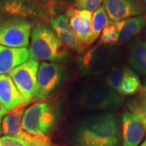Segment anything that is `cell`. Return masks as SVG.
<instances>
[{
  "mask_svg": "<svg viewBox=\"0 0 146 146\" xmlns=\"http://www.w3.org/2000/svg\"><path fill=\"white\" fill-rule=\"evenodd\" d=\"M119 118L112 112L94 114L80 120L73 135L74 146H120Z\"/></svg>",
  "mask_w": 146,
  "mask_h": 146,
  "instance_id": "6da1fadb",
  "label": "cell"
},
{
  "mask_svg": "<svg viewBox=\"0 0 146 146\" xmlns=\"http://www.w3.org/2000/svg\"><path fill=\"white\" fill-rule=\"evenodd\" d=\"M29 51L30 58L36 61L64 63L69 57L68 47L45 25H37L33 29Z\"/></svg>",
  "mask_w": 146,
  "mask_h": 146,
  "instance_id": "7a4b0ae2",
  "label": "cell"
},
{
  "mask_svg": "<svg viewBox=\"0 0 146 146\" xmlns=\"http://www.w3.org/2000/svg\"><path fill=\"white\" fill-rule=\"evenodd\" d=\"M58 110L51 103L42 101L27 108L22 117V128L28 135L45 138L56 124Z\"/></svg>",
  "mask_w": 146,
  "mask_h": 146,
  "instance_id": "3957f363",
  "label": "cell"
},
{
  "mask_svg": "<svg viewBox=\"0 0 146 146\" xmlns=\"http://www.w3.org/2000/svg\"><path fill=\"white\" fill-rule=\"evenodd\" d=\"M121 104L119 94L109 86L98 83L86 84L76 98L77 106L86 110H111L119 108Z\"/></svg>",
  "mask_w": 146,
  "mask_h": 146,
  "instance_id": "277c9868",
  "label": "cell"
},
{
  "mask_svg": "<svg viewBox=\"0 0 146 146\" xmlns=\"http://www.w3.org/2000/svg\"><path fill=\"white\" fill-rule=\"evenodd\" d=\"M117 49L98 44L84 52L77 59L78 68L83 76H100L109 72L118 59Z\"/></svg>",
  "mask_w": 146,
  "mask_h": 146,
  "instance_id": "5b68a950",
  "label": "cell"
},
{
  "mask_svg": "<svg viewBox=\"0 0 146 146\" xmlns=\"http://www.w3.org/2000/svg\"><path fill=\"white\" fill-rule=\"evenodd\" d=\"M32 25L26 17L9 16L0 19V45L11 48H26Z\"/></svg>",
  "mask_w": 146,
  "mask_h": 146,
  "instance_id": "8992f818",
  "label": "cell"
},
{
  "mask_svg": "<svg viewBox=\"0 0 146 146\" xmlns=\"http://www.w3.org/2000/svg\"><path fill=\"white\" fill-rule=\"evenodd\" d=\"M38 68V61L31 58L9 72L10 77L22 97L23 104L25 106L34 101Z\"/></svg>",
  "mask_w": 146,
  "mask_h": 146,
  "instance_id": "52a82bcc",
  "label": "cell"
},
{
  "mask_svg": "<svg viewBox=\"0 0 146 146\" xmlns=\"http://www.w3.org/2000/svg\"><path fill=\"white\" fill-rule=\"evenodd\" d=\"M65 74L64 68L58 63H41L37 72L34 100H45L50 97L63 84Z\"/></svg>",
  "mask_w": 146,
  "mask_h": 146,
  "instance_id": "ba28073f",
  "label": "cell"
},
{
  "mask_svg": "<svg viewBox=\"0 0 146 146\" xmlns=\"http://www.w3.org/2000/svg\"><path fill=\"white\" fill-rule=\"evenodd\" d=\"M110 89L119 95L130 96L141 92L142 84L139 76L130 68L121 67L110 71L105 77Z\"/></svg>",
  "mask_w": 146,
  "mask_h": 146,
  "instance_id": "9c48e42d",
  "label": "cell"
},
{
  "mask_svg": "<svg viewBox=\"0 0 146 146\" xmlns=\"http://www.w3.org/2000/svg\"><path fill=\"white\" fill-rule=\"evenodd\" d=\"M25 105H21L18 107L7 113L1 123V131L5 136H15L29 142L32 146L48 145L49 139L36 138L28 135L22 128V117L25 112Z\"/></svg>",
  "mask_w": 146,
  "mask_h": 146,
  "instance_id": "30bf717a",
  "label": "cell"
},
{
  "mask_svg": "<svg viewBox=\"0 0 146 146\" xmlns=\"http://www.w3.org/2000/svg\"><path fill=\"white\" fill-rule=\"evenodd\" d=\"M67 16L72 29L84 47L92 45L95 42L92 30V11L71 7L67 11Z\"/></svg>",
  "mask_w": 146,
  "mask_h": 146,
  "instance_id": "8fae6325",
  "label": "cell"
},
{
  "mask_svg": "<svg viewBox=\"0 0 146 146\" xmlns=\"http://www.w3.org/2000/svg\"><path fill=\"white\" fill-rule=\"evenodd\" d=\"M103 3L111 22L141 16L146 11L140 0H104Z\"/></svg>",
  "mask_w": 146,
  "mask_h": 146,
  "instance_id": "7c38bea8",
  "label": "cell"
},
{
  "mask_svg": "<svg viewBox=\"0 0 146 146\" xmlns=\"http://www.w3.org/2000/svg\"><path fill=\"white\" fill-rule=\"evenodd\" d=\"M145 127L139 117L131 111L123 115V146H138L144 138Z\"/></svg>",
  "mask_w": 146,
  "mask_h": 146,
  "instance_id": "4fadbf2b",
  "label": "cell"
},
{
  "mask_svg": "<svg viewBox=\"0 0 146 146\" xmlns=\"http://www.w3.org/2000/svg\"><path fill=\"white\" fill-rule=\"evenodd\" d=\"M50 24L53 31L66 46L78 53L83 51L84 47L72 29L68 16L59 15L52 17L50 21Z\"/></svg>",
  "mask_w": 146,
  "mask_h": 146,
  "instance_id": "5bb4252c",
  "label": "cell"
},
{
  "mask_svg": "<svg viewBox=\"0 0 146 146\" xmlns=\"http://www.w3.org/2000/svg\"><path fill=\"white\" fill-rule=\"evenodd\" d=\"M30 58L27 48H11L0 45V75L9 73Z\"/></svg>",
  "mask_w": 146,
  "mask_h": 146,
  "instance_id": "9a60e30c",
  "label": "cell"
},
{
  "mask_svg": "<svg viewBox=\"0 0 146 146\" xmlns=\"http://www.w3.org/2000/svg\"><path fill=\"white\" fill-rule=\"evenodd\" d=\"M0 102L7 111L24 105L21 94L9 75H0Z\"/></svg>",
  "mask_w": 146,
  "mask_h": 146,
  "instance_id": "2e32d148",
  "label": "cell"
},
{
  "mask_svg": "<svg viewBox=\"0 0 146 146\" xmlns=\"http://www.w3.org/2000/svg\"><path fill=\"white\" fill-rule=\"evenodd\" d=\"M118 32V43H124L135 36L146 26L145 16H136L113 22Z\"/></svg>",
  "mask_w": 146,
  "mask_h": 146,
  "instance_id": "e0dca14e",
  "label": "cell"
},
{
  "mask_svg": "<svg viewBox=\"0 0 146 146\" xmlns=\"http://www.w3.org/2000/svg\"><path fill=\"white\" fill-rule=\"evenodd\" d=\"M128 62L135 71L146 75V41L136 39L128 46Z\"/></svg>",
  "mask_w": 146,
  "mask_h": 146,
  "instance_id": "ac0fdd59",
  "label": "cell"
},
{
  "mask_svg": "<svg viewBox=\"0 0 146 146\" xmlns=\"http://www.w3.org/2000/svg\"><path fill=\"white\" fill-rule=\"evenodd\" d=\"M109 17L106 11L104 6H101L94 11L92 17V30L94 41L98 39L105 27L110 24Z\"/></svg>",
  "mask_w": 146,
  "mask_h": 146,
  "instance_id": "d6986e66",
  "label": "cell"
},
{
  "mask_svg": "<svg viewBox=\"0 0 146 146\" xmlns=\"http://www.w3.org/2000/svg\"><path fill=\"white\" fill-rule=\"evenodd\" d=\"M128 108L131 112L136 115L141 120L146 130V99L139 95L135 99L128 102Z\"/></svg>",
  "mask_w": 146,
  "mask_h": 146,
  "instance_id": "ffe728a7",
  "label": "cell"
},
{
  "mask_svg": "<svg viewBox=\"0 0 146 146\" xmlns=\"http://www.w3.org/2000/svg\"><path fill=\"white\" fill-rule=\"evenodd\" d=\"M118 43V32L113 22H110L103 29L101 33L99 43L105 46H114Z\"/></svg>",
  "mask_w": 146,
  "mask_h": 146,
  "instance_id": "44dd1931",
  "label": "cell"
},
{
  "mask_svg": "<svg viewBox=\"0 0 146 146\" xmlns=\"http://www.w3.org/2000/svg\"><path fill=\"white\" fill-rule=\"evenodd\" d=\"M0 9L11 16L25 17V9L20 0H0Z\"/></svg>",
  "mask_w": 146,
  "mask_h": 146,
  "instance_id": "7402d4cb",
  "label": "cell"
},
{
  "mask_svg": "<svg viewBox=\"0 0 146 146\" xmlns=\"http://www.w3.org/2000/svg\"><path fill=\"white\" fill-rule=\"evenodd\" d=\"M104 0H75V5L77 9L94 11L98 9Z\"/></svg>",
  "mask_w": 146,
  "mask_h": 146,
  "instance_id": "603a6c76",
  "label": "cell"
},
{
  "mask_svg": "<svg viewBox=\"0 0 146 146\" xmlns=\"http://www.w3.org/2000/svg\"><path fill=\"white\" fill-rule=\"evenodd\" d=\"M0 146H32L29 142L21 138L11 136L0 137Z\"/></svg>",
  "mask_w": 146,
  "mask_h": 146,
  "instance_id": "cb8c5ba5",
  "label": "cell"
},
{
  "mask_svg": "<svg viewBox=\"0 0 146 146\" xmlns=\"http://www.w3.org/2000/svg\"><path fill=\"white\" fill-rule=\"evenodd\" d=\"M49 1H51V0H20L21 4L24 7V9H25V17L34 12L32 6L37 4V3L49 2Z\"/></svg>",
  "mask_w": 146,
  "mask_h": 146,
  "instance_id": "d4e9b609",
  "label": "cell"
},
{
  "mask_svg": "<svg viewBox=\"0 0 146 146\" xmlns=\"http://www.w3.org/2000/svg\"><path fill=\"white\" fill-rule=\"evenodd\" d=\"M7 113V110L5 109V107L2 105V103L0 102V120L3 117V116H5L6 114Z\"/></svg>",
  "mask_w": 146,
  "mask_h": 146,
  "instance_id": "484cf974",
  "label": "cell"
},
{
  "mask_svg": "<svg viewBox=\"0 0 146 146\" xmlns=\"http://www.w3.org/2000/svg\"><path fill=\"white\" fill-rule=\"evenodd\" d=\"M140 95H141V97H143L144 98H145L146 99V80L145 81V84H144V85H143V87H142V89H141Z\"/></svg>",
  "mask_w": 146,
  "mask_h": 146,
  "instance_id": "4316f807",
  "label": "cell"
},
{
  "mask_svg": "<svg viewBox=\"0 0 146 146\" xmlns=\"http://www.w3.org/2000/svg\"><path fill=\"white\" fill-rule=\"evenodd\" d=\"M141 2V3L143 4V6L145 7V9H146V0H140Z\"/></svg>",
  "mask_w": 146,
  "mask_h": 146,
  "instance_id": "83f0119b",
  "label": "cell"
},
{
  "mask_svg": "<svg viewBox=\"0 0 146 146\" xmlns=\"http://www.w3.org/2000/svg\"><path fill=\"white\" fill-rule=\"evenodd\" d=\"M140 146H146V139L145 140V141H144V142H143V143H142V144H141Z\"/></svg>",
  "mask_w": 146,
  "mask_h": 146,
  "instance_id": "f1b7e54d",
  "label": "cell"
},
{
  "mask_svg": "<svg viewBox=\"0 0 146 146\" xmlns=\"http://www.w3.org/2000/svg\"><path fill=\"white\" fill-rule=\"evenodd\" d=\"M0 133H1V120H0Z\"/></svg>",
  "mask_w": 146,
  "mask_h": 146,
  "instance_id": "f546056e",
  "label": "cell"
},
{
  "mask_svg": "<svg viewBox=\"0 0 146 146\" xmlns=\"http://www.w3.org/2000/svg\"><path fill=\"white\" fill-rule=\"evenodd\" d=\"M39 146H50V145H39Z\"/></svg>",
  "mask_w": 146,
  "mask_h": 146,
  "instance_id": "4dcf8cb0",
  "label": "cell"
},
{
  "mask_svg": "<svg viewBox=\"0 0 146 146\" xmlns=\"http://www.w3.org/2000/svg\"><path fill=\"white\" fill-rule=\"evenodd\" d=\"M145 35H146V32H145Z\"/></svg>",
  "mask_w": 146,
  "mask_h": 146,
  "instance_id": "1f68e13d",
  "label": "cell"
}]
</instances>
